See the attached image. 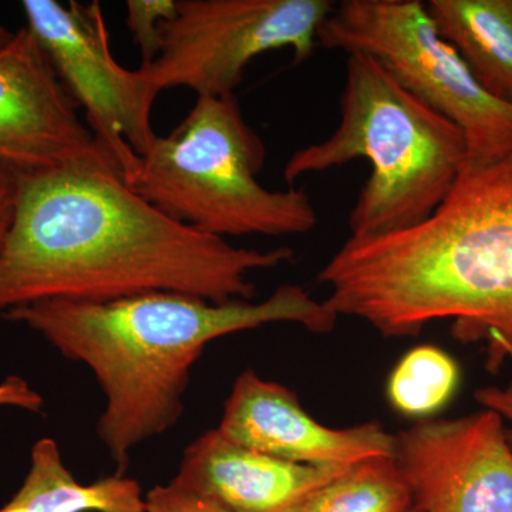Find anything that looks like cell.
Listing matches in <instances>:
<instances>
[{"mask_svg": "<svg viewBox=\"0 0 512 512\" xmlns=\"http://www.w3.org/2000/svg\"><path fill=\"white\" fill-rule=\"evenodd\" d=\"M293 255L234 247L175 220L138 195L111 158H94L19 175L16 217L0 251V312L148 292L251 301L249 275Z\"/></svg>", "mask_w": 512, "mask_h": 512, "instance_id": "6da1fadb", "label": "cell"}, {"mask_svg": "<svg viewBox=\"0 0 512 512\" xmlns=\"http://www.w3.org/2000/svg\"><path fill=\"white\" fill-rule=\"evenodd\" d=\"M325 305L384 338L453 320L454 339L484 343L487 369L512 365V156L464 170L416 227L353 238L323 266Z\"/></svg>", "mask_w": 512, "mask_h": 512, "instance_id": "7a4b0ae2", "label": "cell"}, {"mask_svg": "<svg viewBox=\"0 0 512 512\" xmlns=\"http://www.w3.org/2000/svg\"><path fill=\"white\" fill-rule=\"evenodd\" d=\"M3 318L92 370L106 396L97 436L121 474L133 448L181 419L192 366L212 340L282 322L329 333L338 322L325 302L298 285L279 286L258 303H217L178 292L109 302L49 299L10 309Z\"/></svg>", "mask_w": 512, "mask_h": 512, "instance_id": "3957f363", "label": "cell"}, {"mask_svg": "<svg viewBox=\"0 0 512 512\" xmlns=\"http://www.w3.org/2000/svg\"><path fill=\"white\" fill-rule=\"evenodd\" d=\"M463 131L406 89L379 60L348 55L340 121L332 136L293 153L289 185L366 160L370 175L349 215L350 237L416 227L443 204L467 164Z\"/></svg>", "mask_w": 512, "mask_h": 512, "instance_id": "277c9868", "label": "cell"}, {"mask_svg": "<svg viewBox=\"0 0 512 512\" xmlns=\"http://www.w3.org/2000/svg\"><path fill=\"white\" fill-rule=\"evenodd\" d=\"M262 138L235 94L197 97L187 117L158 137L126 183L175 220L214 237H288L311 232L318 212L308 192L258 181Z\"/></svg>", "mask_w": 512, "mask_h": 512, "instance_id": "5b68a950", "label": "cell"}, {"mask_svg": "<svg viewBox=\"0 0 512 512\" xmlns=\"http://www.w3.org/2000/svg\"><path fill=\"white\" fill-rule=\"evenodd\" d=\"M318 43L379 60L409 92L453 121L467 141L464 170L512 156V104L485 92L441 37L426 3L343 0L320 25Z\"/></svg>", "mask_w": 512, "mask_h": 512, "instance_id": "8992f818", "label": "cell"}, {"mask_svg": "<svg viewBox=\"0 0 512 512\" xmlns=\"http://www.w3.org/2000/svg\"><path fill=\"white\" fill-rule=\"evenodd\" d=\"M330 0H178L164 25L160 55L138 74L158 93L174 87L197 97L235 94L255 57L289 49L303 63L335 8Z\"/></svg>", "mask_w": 512, "mask_h": 512, "instance_id": "52a82bcc", "label": "cell"}, {"mask_svg": "<svg viewBox=\"0 0 512 512\" xmlns=\"http://www.w3.org/2000/svg\"><path fill=\"white\" fill-rule=\"evenodd\" d=\"M20 6L26 28L126 181L156 141L151 110L160 93L114 59L99 2L23 0Z\"/></svg>", "mask_w": 512, "mask_h": 512, "instance_id": "ba28073f", "label": "cell"}, {"mask_svg": "<svg viewBox=\"0 0 512 512\" xmlns=\"http://www.w3.org/2000/svg\"><path fill=\"white\" fill-rule=\"evenodd\" d=\"M396 461L420 512H512V447L493 410L402 431Z\"/></svg>", "mask_w": 512, "mask_h": 512, "instance_id": "9c48e42d", "label": "cell"}, {"mask_svg": "<svg viewBox=\"0 0 512 512\" xmlns=\"http://www.w3.org/2000/svg\"><path fill=\"white\" fill-rule=\"evenodd\" d=\"M28 28L0 49V165L18 175L114 158ZM116 163V161H114Z\"/></svg>", "mask_w": 512, "mask_h": 512, "instance_id": "30bf717a", "label": "cell"}, {"mask_svg": "<svg viewBox=\"0 0 512 512\" xmlns=\"http://www.w3.org/2000/svg\"><path fill=\"white\" fill-rule=\"evenodd\" d=\"M218 431L239 446L303 466L349 467L396 457V437L377 421L332 429L305 412L296 393L248 369L232 387Z\"/></svg>", "mask_w": 512, "mask_h": 512, "instance_id": "8fae6325", "label": "cell"}, {"mask_svg": "<svg viewBox=\"0 0 512 512\" xmlns=\"http://www.w3.org/2000/svg\"><path fill=\"white\" fill-rule=\"evenodd\" d=\"M349 467L288 463L232 443L214 429L185 448L171 484L229 512H293Z\"/></svg>", "mask_w": 512, "mask_h": 512, "instance_id": "7c38bea8", "label": "cell"}, {"mask_svg": "<svg viewBox=\"0 0 512 512\" xmlns=\"http://www.w3.org/2000/svg\"><path fill=\"white\" fill-rule=\"evenodd\" d=\"M0 512H146V495L137 480L121 473L80 483L59 444L45 437L36 441L28 476Z\"/></svg>", "mask_w": 512, "mask_h": 512, "instance_id": "4fadbf2b", "label": "cell"}, {"mask_svg": "<svg viewBox=\"0 0 512 512\" xmlns=\"http://www.w3.org/2000/svg\"><path fill=\"white\" fill-rule=\"evenodd\" d=\"M426 6L485 92L512 104V0H429Z\"/></svg>", "mask_w": 512, "mask_h": 512, "instance_id": "5bb4252c", "label": "cell"}, {"mask_svg": "<svg viewBox=\"0 0 512 512\" xmlns=\"http://www.w3.org/2000/svg\"><path fill=\"white\" fill-rule=\"evenodd\" d=\"M412 505L396 457H375L349 467L293 512H407Z\"/></svg>", "mask_w": 512, "mask_h": 512, "instance_id": "9a60e30c", "label": "cell"}, {"mask_svg": "<svg viewBox=\"0 0 512 512\" xmlns=\"http://www.w3.org/2000/svg\"><path fill=\"white\" fill-rule=\"evenodd\" d=\"M458 367L446 352L419 346L407 353L389 379L390 403L407 416H429L453 396Z\"/></svg>", "mask_w": 512, "mask_h": 512, "instance_id": "2e32d148", "label": "cell"}, {"mask_svg": "<svg viewBox=\"0 0 512 512\" xmlns=\"http://www.w3.org/2000/svg\"><path fill=\"white\" fill-rule=\"evenodd\" d=\"M126 25L147 66L160 55L164 25L177 15L178 0H128Z\"/></svg>", "mask_w": 512, "mask_h": 512, "instance_id": "e0dca14e", "label": "cell"}, {"mask_svg": "<svg viewBox=\"0 0 512 512\" xmlns=\"http://www.w3.org/2000/svg\"><path fill=\"white\" fill-rule=\"evenodd\" d=\"M146 512H229L207 498L188 493L174 484L156 485L146 494Z\"/></svg>", "mask_w": 512, "mask_h": 512, "instance_id": "ac0fdd59", "label": "cell"}, {"mask_svg": "<svg viewBox=\"0 0 512 512\" xmlns=\"http://www.w3.org/2000/svg\"><path fill=\"white\" fill-rule=\"evenodd\" d=\"M15 407L30 413H42L45 399L20 376H8L0 382V409Z\"/></svg>", "mask_w": 512, "mask_h": 512, "instance_id": "d6986e66", "label": "cell"}, {"mask_svg": "<svg viewBox=\"0 0 512 512\" xmlns=\"http://www.w3.org/2000/svg\"><path fill=\"white\" fill-rule=\"evenodd\" d=\"M18 198L19 175L0 165V251L13 227Z\"/></svg>", "mask_w": 512, "mask_h": 512, "instance_id": "ffe728a7", "label": "cell"}, {"mask_svg": "<svg viewBox=\"0 0 512 512\" xmlns=\"http://www.w3.org/2000/svg\"><path fill=\"white\" fill-rule=\"evenodd\" d=\"M477 402L483 404L485 409L500 414L503 420L510 421L511 427L507 431L508 443L512 447V382L505 389L500 387H485L477 390Z\"/></svg>", "mask_w": 512, "mask_h": 512, "instance_id": "44dd1931", "label": "cell"}, {"mask_svg": "<svg viewBox=\"0 0 512 512\" xmlns=\"http://www.w3.org/2000/svg\"><path fill=\"white\" fill-rule=\"evenodd\" d=\"M13 36H15V32H12V30H9L5 25L0 23V49L8 45L10 40L13 39Z\"/></svg>", "mask_w": 512, "mask_h": 512, "instance_id": "7402d4cb", "label": "cell"}, {"mask_svg": "<svg viewBox=\"0 0 512 512\" xmlns=\"http://www.w3.org/2000/svg\"><path fill=\"white\" fill-rule=\"evenodd\" d=\"M407 512H420V511H419V510H417V508H416V507H414V505H412V508H410V510H409V511H407Z\"/></svg>", "mask_w": 512, "mask_h": 512, "instance_id": "603a6c76", "label": "cell"}]
</instances>
